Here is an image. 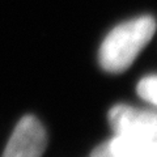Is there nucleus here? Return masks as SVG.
I'll return each instance as SVG.
<instances>
[{"instance_id": "1", "label": "nucleus", "mask_w": 157, "mask_h": 157, "mask_svg": "<svg viewBox=\"0 0 157 157\" xmlns=\"http://www.w3.org/2000/svg\"><path fill=\"white\" fill-rule=\"evenodd\" d=\"M156 24L151 16H141L115 26L104 39L98 52L101 67L110 73L128 68L155 34Z\"/></svg>"}, {"instance_id": "2", "label": "nucleus", "mask_w": 157, "mask_h": 157, "mask_svg": "<svg viewBox=\"0 0 157 157\" xmlns=\"http://www.w3.org/2000/svg\"><path fill=\"white\" fill-rule=\"evenodd\" d=\"M109 123L117 136L156 140L157 121L155 111L117 105L109 111Z\"/></svg>"}, {"instance_id": "3", "label": "nucleus", "mask_w": 157, "mask_h": 157, "mask_svg": "<svg viewBox=\"0 0 157 157\" xmlns=\"http://www.w3.org/2000/svg\"><path fill=\"white\" fill-rule=\"evenodd\" d=\"M46 144L47 136L41 122L26 115L17 123L2 157H42Z\"/></svg>"}, {"instance_id": "4", "label": "nucleus", "mask_w": 157, "mask_h": 157, "mask_svg": "<svg viewBox=\"0 0 157 157\" xmlns=\"http://www.w3.org/2000/svg\"><path fill=\"white\" fill-rule=\"evenodd\" d=\"M92 157H157L156 140L114 136L92 152Z\"/></svg>"}, {"instance_id": "5", "label": "nucleus", "mask_w": 157, "mask_h": 157, "mask_svg": "<svg viewBox=\"0 0 157 157\" xmlns=\"http://www.w3.org/2000/svg\"><path fill=\"white\" fill-rule=\"evenodd\" d=\"M156 85H157V80L155 75L141 78L139 81V84H137V93H139V96L144 101L149 102L151 105H156V102H157Z\"/></svg>"}]
</instances>
